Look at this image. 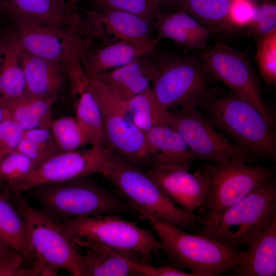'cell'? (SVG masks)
<instances>
[{"mask_svg": "<svg viewBox=\"0 0 276 276\" xmlns=\"http://www.w3.org/2000/svg\"><path fill=\"white\" fill-rule=\"evenodd\" d=\"M247 26L258 39L276 30L275 4L266 2L255 6L251 19Z\"/></svg>", "mask_w": 276, "mask_h": 276, "instance_id": "obj_35", "label": "cell"}, {"mask_svg": "<svg viewBox=\"0 0 276 276\" xmlns=\"http://www.w3.org/2000/svg\"><path fill=\"white\" fill-rule=\"evenodd\" d=\"M64 0H4L1 10L14 23L26 22L81 31L83 16Z\"/></svg>", "mask_w": 276, "mask_h": 276, "instance_id": "obj_15", "label": "cell"}, {"mask_svg": "<svg viewBox=\"0 0 276 276\" xmlns=\"http://www.w3.org/2000/svg\"><path fill=\"white\" fill-rule=\"evenodd\" d=\"M74 0H65V1L67 3V4L69 5V6L72 7L71 5H72V4L73 3Z\"/></svg>", "mask_w": 276, "mask_h": 276, "instance_id": "obj_46", "label": "cell"}, {"mask_svg": "<svg viewBox=\"0 0 276 276\" xmlns=\"http://www.w3.org/2000/svg\"><path fill=\"white\" fill-rule=\"evenodd\" d=\"M23 137L49 157L60 151L49 128L38 127L25 130Z\"/></svg>", "mask_w": 276, "mask_h": 276, "instance_id": "obj_37", "label": "cell"}, {"mask_svg": "<svg viewBox=\"0 0 276 276\" xmlns=\"http://www.w3.org/2000/svg\"><path fill=\"white\" fill-rule=\"evenodd\" d=\"M159 39L146 45L119 40L104 47L88 50L81 58L84 74L88 80L98 75L128 64L153 52Z\"/></svg>", "mask_w": 276, "mask_h": 276, "instance_id": "obj_19", "label": "cell"}, {"mask_svg": "<svg viewBox=\"0 0 276 276\" xmlns=\"http://www.w3.org/2000/svg\"><path fill=\"white\" fill-rule=\"evenodd\" d=\"M1 188V185H0V189ZM0 196H1V193H0Z\"/></svg>", "mask_w": 276, "mask_h": 276, "instance_id": "obj_49", "label": "cell"}, {"mask_svg": "<svg viewBox=\"0 0 276 276\" xmlns=\"http://www.w3.org/2000/svg\"><path fill=\"white\" fill-rule=\"evenodd\" d=\"M232 0H180L176 4L182 10L213 32L235 28L229 16Z\"/></svg>", "mask_w": 276, "mask_h": 276, "instance_id": "obj_28", "label": "cell"}, {"mask_svg": "<svg viewBox=\"0 0 276 276\" xmlns=\"http://www.w3.org/2000/svg\"><path fill=\"white\" fill-rule=\"evenodd\" d=\"M78 246L102 245L132 262L150 265L161 250L153 233L117 214L74 218L59 223Z\"/></svg>", "mask_w": 276, "mask_h": 276, "instance_id": "obj_4", "label": "cell"}, {"mask_svg": "<svg viewBox=\"0 0 276 276\" xmlns=\"http://www.w3.org/2000/svg\"><path fill=\"white\" fill-rule=\"evenodd\" d=\"M254 7L250 0H232L229 16L235 28L247 26L251 19Z\"/></svg>", "mask_w": 276, "mask_h": 276, "instance_id": "obj_39", "label": "cell"}, {"mask_svg": "<svg viewBox=\"0 0 276 276\" xmlns=\"http://www.w3.org/2000/svg\"><path fill=\"white\" fill-rule=\"evenodd\" d=\"M126 103L134 123L145 133L168 123V111L159 107L151 87L126 100Z\"/></svg>", "mask_w": 276, "mask_h": 276, "instance_id": "obj_29", "label": "cell"}, {"mask_svg": "<svg viewBox=\"0 0 276 276\" xmlns=\"http://www.w3.org/2000/svg\"><path fill=\"white\" fill-rule=\"evenodd\" d=\"M153 167H177L189 170L197 160L176 128L166 123L145 133Z\"/></svg>", "mask_w": 276, "mask_h": 276, "instance_id": "obj_18", "label": "cell"}, {"mask_svg": "<svg viewBox=\"0 0 276 276\" xmlns=\"http://www.w3.org/2000/svg\"><path fill=\"white\" fill-rule=\"evenodd\" d=\"M200 58L213 77L256 108L273 126L275 122L263 98L261 84L247 56L225 43L205 50Z\"/></svg>", "mask_w": 276, "mask_h": 276, "instance_id": "obj_12", "label": "cell"}, {"mask_svg": "<svg viewBox=\"0 0 276 276\" xmlns=\"http://www.w3.org/2000/svg\"><path fill=\"white\" fill-rule=\"evenodd\" d=\"M4 2V0H0V10L2 9V7Z\"/></svg>", "mask_w": 276, "mask_h": 276, "instance_id": "obj_48", "label": "cell"}, {"mask_svg": "<svg viewBox=\"0 0 276 276\" xmlns=\"http://www.w3.org/2000/svg\"><path fill=\"white\" fill-rule=\"evenodd\" d=\"M127 260L139 276H193L191 273L171 264L153 266Z\"/></svg>", "mask_w": 276, "mask_h": 276, "instance_id": "obj_38", "label": "cell"}, {"mask_svg": "<svg viewBox=\"0 0 276 276\" xmlns=\"http://www.w3.org/2000/svg\"><path fill=\"white\" fill-rule=\"evenodd\" d=\"M80 0H74L71 6H74Z\"/></svg>", "mask_w": 276, "mask_h": 276, "instance_id": "obj_47", "label": "cell"}, {"mask_svg": "<svg viewBox=\"0 0 276 276\" xmlns=\"http://www.w3.org/2000/svg\"><path fill=\"white\" fill-rule=\"evenodd\" d=\"M95 10H111L132 13L153 23L161 12L159 0H90Z\"/></svg>", "mask_w": 276, "mask_h": 276, "instance_id": "obj_33", "label": "cell"}, {"mask_svg": "<svg viewBox=\"0 0 276 276\" xmlns=\"http://www.w3.org/2000/svg\"><path fill=\"white\" fill-rule=\"evenodd\" d=\"M85 248L81 276L137 275L126 258L110 249L100 244Z\"/></svg>", "mask_w": 276, "mask_h": 276, "instance_id": "obj_26", "label": "cell"}, {"mask_svg": "<svg viewBox=\"0 0 276 276\" xmlns=\"http://www.w3.org/2000/svg\"><path fill=\"white\" fill-rule=\"evenodd\" d=\"M255 61L259 74L267 85L276 84V30L259 39L257 45Z\"/></svg>", "mask_w": 276, "mask_h": 276, "instance_id": "obj_34", "label": "cell"}, {"mask_svg": "<svg viewBox=\"0 0 276 276\" xmlns=\"http://www.w3.org/2000/svg\"><path fill=\"white\" fill-rule=\"evenodd\" d=\"M7 194L25 222L36 258L56 271L63 269L81 276L82 254L61 224L31 205L21 193Z\"/></svg>", "mask_w": 276, "mask_h": 276, "instance_id": "obj_9", "label": "cell"}, {"mask_svg": "<svg viewBox=\"0 0 276 276\" xmlns=\"http://www.w3.org/2000/svg\"><path fill=\"white\" fill-rule=\"evenodd\" d=\"M8 116V112L6 106L0 101V123Z\"/></svg>", "mask_w": 276, "mask_h": 276, "instance_id": "obj_42", "label": "cell"}, {"mask_svg": "<svg viewBox=\"0 0 276 276\" xmlns=\"http://www.w3.org/2000/svg\"><path fill=\"white\" fill-rule=\"evenodd\" d=\"M6 246H9V245H8L6 242H5L0 238V247H4Z\"/></svg>", "mask_w": 276, "mask_h": 276, "instance_id": "obj_45", "label": "cell"}, {"mask_svg": "<svg viewBox=\"0 0 276 276\" xmlns=\"http://www.w3.org/2000/svg\"><path fill=\"white\" fill-rule=\"evenodd\" d=\"M23 134L24 130L9 114L0 123V160L17 150Z\"/></svg>", "mask_w": 276, "mask_h": 276, "instance_id": "obj_36", "label": "cell"}, {"mask_svg": "<svg viewBox=\"0 0 276 276\" xmlns=\"http://www.w3.org/2000/svg\"><path fill=\"white\" fill-rule=\"evenodd\" d=\"M196 171L205 187L204 202L198 216V234L213 230L222 214L264 181L273 178L271 171L235 160L205 163Z\"/></svg>", "mask_w": 276, "mask_h": 276, "instance_id": "obj_7", "label": "cell"}, {"mask_svg": "<svg viewBox=\"0 0 276 276\" xmlns=\"http://www.w3.org/2000/svg\"><path fill=\"white\" fill-rule=\"evenodd\" d=\"M154 51L144 58L159 107L196 109L215 79L201 58L172 52L154 55Z\"/></svg>", "mask_w": 276, "mask_h": 276, "instance_id": "obj_3", "label": "cell"}, {"mask_svg": "<svg viewBox=\"0 0 276 276\" xmlns=\"http://www.w3.org/2000/svg\"><path fill=\"white\" fill-rule=\"evenodd\" d=\"M103 175L113 186L115 193L141 220L149 223L159 221L182 229L199 231L201 226L196 214L189 213L176 204L146 170L127 162L110 149Z\"/></svg>", "mask_w": 276, "mask_h": 276, "instance_id": "obj_2", "label": "cell"}, {"mask_svg": "<svg viewBox=\"0 0 276 276\" xmlns=\"http://www.w3.org/2000/svg\"><path fill=\"white\" fill-rule=\"evenodd\" d=\"M88 87L101 112L105 147L134 166L150 168L151 154L145 133L134 123L126 100L98 79L89 80Z\"/></svg>", "mask_w": 276, "mask_h": 276, "instance_id": "obj_10", "label": "cell"}, {"mask_svg": "<svg viewBox=\"0 0 276 276\" xmlns=\"http://www.w3.org/2000/svg\"><path fill=\"white\" fill-rule=\"evenodd\" d=\"M145 56L124 66L101 73L95 79L105 84L123 99L127 100L151 87L150 74Z\"/></svg>", "mask_w": 276, "mask_h": 276, "instance_id": "obj_23", "label": "cell"}, {"mask_svg": "<svg viewBox=\"0 0 276 276\" xmlns=\"http://www.w3.org/2000/svg\"><path fill=\"white\" fill-rule=\"evenodd\" d=\"M196 109L251 162L275 161V127L232 91L210 88Z\"/></svg>", "mask_w": 276, "mask_h": 276, "instance_id": "obj_1", "label": "cell"}, {"mask_svg": "<svg viewBox=\"0 0 276 276\" xmlns=\"http://www.w3.org/2000/svg\"><path fill=\"white\" fill-rule=\"evenodd\" d=\"M24 264L22 256L11 247L0 259V275H22Z\"/></svg>", "mask_w": 276, "mask_h": 276, "instance_id": "obj_40", "label": "cell"}, {"mask_svg": "<svg viewBox=\"0 0 276 276\" xmlns=\"http://www.w3.org/2000/svg\"><path fill=\"white\" fill-rule=\"evenodd\" d=\"M109 150L91 146L87 149L60 151L38 165L25 178L3 190L4 193H21L35 187L104 174L108 163Z\"/></svg>", "mask_w": 276, "mask_h": 276, "instance_id": "obj_13", "label": "cell"}, {"mask_svg": "<svg viewBox=\"0 0 276 276\" xmlns=\"http://www.w3.org/2000/svg\"><path fill=\"white\" fill-rule=\"evenodd\" d=\"M157 38L169 39L188 50H206L212 32L186 11L160 12L153 22Z\"/></svg>", "mask_w": 276, "mask_h": 276, "instance_id": "obj_20", "label": "cell"}, {"mask_svg": "<svg viewBox=\"0 0 276 276\" xmlns=\"http://www.w3.org/2000/svg\"><path fill=\"white\" fill-rule=\"evenodd\" d=\"M37 164L17 150L5 156L0 160V185L3 190L17 183L27 177Z\"/></svg>", "mask_w": 276, "mask_h": 276, "instance_id": "obj_32", "label": "cell"}, {"mask_svg": "<svg viewBox=\"0 0 276 276\" xmlns=\"http://www.w3.org/2000/svg\"><path fill=\"white\" fill-rule=\"evenodd\" d=\"M64 1H65V0H64Z\"/></svg>", "mask_w": 276, "mask_h": 276, "instance_id": "obj_50", "label": "cell"}, {"mask_svg": "<svg viewBox=\"0 0 276 276\" xmlns=\"http://www.w3.org/2000/svg\"><path fill=\"white\" fill-rule=\"evenodd\" d=\"M163 192L183 210L195 214L202 208L205 187L196 170L177 167H153L146 170Z\"/></svg>", "mask_w": 276, "mask_h": 276, "instance_id": "obj_17", "label": "cell"}, {"mask_svg": "<svg viewBox=\"0 0 276 276\" xmlns=\"http://www.w3.org/2000/svg\"><path fill=\"white\" fill-rule=\"evenodd\" d=\"M57 98L37 96L27 93L15 100L1 102L6 106L9 116L25 131L38 127L49 128L53 119L52 108Z\"/></svg>", "mask_w": 276, "mask_h": 276, "instance_id": "obj_24", "label": "cell"}, {"mask_svg": "<svg viewBox=\"0 0 276 276\" xmlns=\"http://www.w3.org/2000/svg\"><path fill=\"white\" fill-rule=\"evenodd\" d=\"M0 238L33 265L36 256L28 239L25 222L7 197L0 196Z\"/></svg>", "mask_w": 276, "mask_h": 276, "instance_id": "obj_25", "label": "cell"}, {"mask_svg": "<svg viewBox=\"0 0 276 276\" xmlns=\"http://www.w3.org/2000/svg\"><path fill=\"white\" fill-rule=\"evenodd\" d=\"M168 122L179 132L197 160L213 163L235 160L252 162L197 109L172 108L168 110Z\"/></svg>", "mask_w": 276, "mask_h": 276, "instance_id": "obj_14", "label": "cell"}, {"mask_svg": "<svg viewBox=\"0 0 276 276\" xmlns=\"http://www.w3.org/2000/svg\"><path fill=\"white\" fill-rule=\"evenodd\" d=\"M49 128L60 151L75 150L92 145L88 132L76 116L52 119Z\"/></svg>", "mask_w": 276, "mask_h": 276, "instance_id": "obj_30", "label": "cell"}, {"mask_svg": "<svg viewBox=\"0 0 276 276\" xmlns=\"http://www.w3.org/2000/svg\"><path fill=\"white\" fill-rule=\"evenodd\" d=\"M10 248V246L0 247V259Z\"/></svg>", "mask_w": 276, "mask_h": 276, "instance_id": "obj_43", "label": "cell"}, {"mask_svg": "<svg viewBox=\"0 0 276 276\" xmlns=\"http://www.w3.org/2000/svg\"><path fill=\"white\" fill-rule=\"evenodd\" d=\"M76 97L75 116L88 132L91 146L105 147L101 112L88 83Z\"/></svg>", "mask_w": 276, "mask_h": 276, "instance_id": "obj_31", "label": "cell"}, {"mask_svg": "<svg viewBox=\"0 0 276 276\" xmlns=\"http://www.w3.org/2000/svg\"><path fill=\"white\" fill-rule=\"evenodd\" d=\"M22 51L61 65L71 84L86 79L81 62L90 38L74 29L14 23L10 33Z\"/></svg>", "mask_w": 276, "mask_h": 276, "instance_id": "obj_8", "label": "cell"}, {"mask_svg": "<svg viewBox=\"0 0 276 276\" xmlns=\"http://www.w3.org/2000/svg\"><path fill=\"white\" fill-rule=\"evenodd\" d=\"M19 60L29 94L57 97L65 79H68L66 72L61 65L22 50Z\"/></svg>", "mask_w": 276, "mask_h": 276, "instance_id": "obj_22", "label": "cell"}, {"mask_svg": "<svg viewBox=\"0 0 276 276\" xmlns=\"http://www.w3.org/2000/svg\"><path fill=\"white\" fill-rule=\"evenodd\" d=\"M170 264L193 276H217L243 261L244 249L227 246L201 234H192L159 221L149 223Z\"/></svg>", "mask_w": 276, "mask_h": 276, "instance_id": "obj_5", "label": "cell"}, {"mask_svg": "<svg viewBox=\"0 0 276 276\" xmlns=\"http://www.w3.org/2000/svg\"><path fill=\"white\" fill-rule=\"evenodd\" d=\"M88 177L42 185L26 192L42 211L58 223L98 215L133 212L116 193Z\"/></svg>", "mask_w": 276, "mask_h": 276, "instance_id": "obj_6", "label": "cell"}, {"mask_svg": "<svg viewBox=\"0 0 276 276\" xmlns=\"http://www.w3.org/2000/svg\"><path fill=\"white\" fill-rule=\"evenodd\" d=\"M246 247L243 261L226 275H276V215L269 225Z\"/></svg>", "mask_w": 276, "mask_h": 276, "instance_id": "obj_21", "label": "cell"}, {"mask_svg": "<svg viewBox=\"0 0 276 276\" xmlns=\"http://www.w3.org/2000/svg\"><path fill=\"white\" fill-rule=\"evenodd\" d=\"M21 49L11 34L6 35L3 61L0 70V101H9L27 92L19 55Z\"/></svg>", "mask_w": 276, "mask_h": 276, "instance_id": "obj_27", "label": "cell"}, {"mask_svg": "<svg viewBox=\"0 0 276 276\" xmlns=\"http://www.w3.org/2000/svg\"><path fill=\"white\" fill-rule=\"evenodd\" d=\"M162 4L163 3H177L180 0H159Z\"/></svg>", "mask_w": 276, "mask_h": 276, "instance_id": "obj_44", "label": "cell"}, {"mask_svg": "<svg viewBox=\"0 0 276 276\" xmlns=\"http://www.w3.org/2000/svg\"><path fill=\"white\" fill-rule=\"evenodd\" d=\"M6 36L0 34V70L2 67L5 48Z\"/></svg>", "mask_w": 276, "mask_h": 276, "instance_id": "obj_41", "label": "cell"}, {"mask_svg": "<svg viewBox=\"0 0 276 276\" xmlns=\"http://www.w3.org/2000/svg\"><path fill=\"white\" fill-rule=\"evenodd\" d=\"M84 16L93 36L113 35L119 40L146 45L156 40L151 36L153 23L138 15L120 11L91 10Z\"/></svg>", "mask_w": 276, "mask_h": 276, "instance_id": "obj_16", "label": "cell"}, {"mask_svg": "<svg viewBox=\"0 0 276 276\" xmlns=\"http://www.w3.org/2000/svg\"><path fill=\"white\" fill-rule=\"evenodd\" d=\"M275 215L276 182L271 178L225 211L213 230L203 235L242 249L269 225Z\"/></svg>", "mask_w": 276, "mask_h": 276, "instance_id": "obj_11", "label": "cell"}]
</instances>
